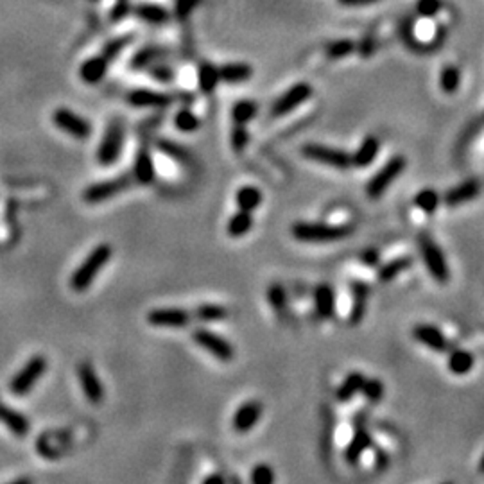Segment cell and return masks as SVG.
I'll use <instances>...</instances> for the list:
<instances>
[{
  "label": "cell",
  "instance_id": "d590c367",
  "mask_svg": "<svg viewBox=\"0 0 484 484\" xmlns=\"http://www.w3.org/2000/svg\"><path fill=\"white\" fill-rule=\"evenodd\" d=\"M265 298H268L269 305L273 307L277 312H282V310L287 307V301H289V298H287V291H285V287L282 284L269 285L268 293H265Z\"/></svg>",
  "mask_w": 484,
  "mask_h": 484
},
{
  "label": "cell",
  "instance_id": "4fadbf2b",
  "mask_svg": "<svg viewBox=\"0 0 484 484\" xmlns=\"http://www.w3.org/2000/svg\"><path fill=\"white\" fill-rule=\"evenodd\" d=\"M262 415H264V406L258 400H248V402L240 403L232 418L233 429L239 434H246L255 429L256 423L262 420Z\"/></svg>",
  "mask_w": 484,
  "mask_h": 484
},
{
  "label": "cell",
  "instance_id": "f546056e",
  "mask_svg": "<svg viewBox=\"0 0 484 484\" xmlns=\"http://www.w3.org/2000/svg\"><path fill=\"white\" fill-rule=\"evenodd\" d=\"M221 81L219 69H216L210 63H201L200 70H198V85L203 94H212L217 88Z\"/></svg>",
  "mask_w": 484,
  "mask_h": 484
},
{
  "label": "cell",
  "instance_id": "9a60e30c",
  "mask_svg": "<svg viewBox=\"0 0 484 484\" xmlns=\"http://www.w3.org/2000/svg\"><path fill=\"white\" fill-rule=\"evenodd\" d=\"M78 377L86 399L92 403H101L102 400H104V386H102L101 379L97 377V373H95V370L92 368V364H88V362L79 364Z\"/></svg>",
  "mask_w": 484,
  "mask_h": 484
},
{
  "label": "cell",
  "instance_id": "3957f363",
  "mask_svg": "<svg viewBox=\"0 0 484 484\" xmlns=\"http://www.w3.org/2000/svg\"><path fill=\"white\" fill-rule=\"evenodd\" d=\"M420 253H422L423 264L427 268L429 275L438 284H448V280H450V268H448L447 256H445L443 249L436 244V240L432 237L423 235L420 239Z\"/></svg>",
  "mask_w": 484,
  "mask_h": 484
},
{
  "label": "cell",
  "instance_id": "277c9868",
  "mask_svg": "<svg viewBox=\"0 0 484 484\" xmlns=\"http://www.w3.org/2000/svg\"><path fill=\"white\" fill-rule=\"evenodd\" d=\"M406 165H407V160L403 158L402 155H396V156H393V158L387 160L382 167L371 176L370 181H368V185H366L368 198H370V200H379L380 195H382L384 192L391 187V184H393V181H395V179L399 178L403 171H406Z\"/></svg>",
  "mask_w": 484,
  "mask_h": 484
},
{
  "label": "cell",
  "instance_id": "8fae6325",
  "mask_svg": "<svg viewBox=\"0 0 484 484\" xmlns=\"http://www.w3.org/2000/svg\"><path fill=\"white\" fill-rule=\"evenodd\" d=\"M192 321V314L179 307H162L147 314V323L158 329H185Z\"/></svg>",
  "mask_w": 484,
  "mask_h": 484
},
{
  "label": "cell",
  "instance_id": "83f0119b",
  "mask_svg": "<svg viewBox=\"0 0 484 484\" xmlns=\"http://www.w3.org/2000/svg\"><path fill=\"white\" fill-rule=\"evenodd\" d=\"M413 265V258L411 256H396L393 261H389L387 264L380 265L379 269V280L387 284V282L395 280L399 275L406 273L407 269Z\"/></svg>",
  "mask_w": 484,
  "mask_h": 484
},
{
  "label": "cell",
  "instance_id": "e575fe53",
  "mask_svg": "<svg viewBox=\"0 0 484 484\" xmlns=\"http://www.w3.org/2000/svg\"><path fill=\"white\" fill-rule=\"evenodd\" d=\"M200 118L195 117L191 110L184 108L179 110L174 117V126L176 130H179L181 133H194V131L200 130Z\"/></svg>",
  "mask_w": 484,
  "mask_h": 484
},
{
  "label": "cell",
  "instance_id": "30bf717a",
  "mask_svg": "<svg viewBox=\"0 0 484 484\" xmlns=\"http://www.w3.org/2000/svg\"><path fill=\"white\" fill-rule=\"evenodd\" d=\"M310 97H312V86L303 81L296 83L275 101V104L271 106V115L273 117H284V115L296 110L298 106L305 104Z\"/></svg>",
  "mask_w": 484,
  "mask_h": 484
},
{
  "label": "cell",
  "instance_id": "7bdbcfd3",
  "mask_svg": "<svg viewBox=\"0 0 484 484\" xmlns=\"http://www.w3.org/2000/svg\"><path fill=\"white\" fill-rule=\"evenodd\" d=\"M359 53H361L362 57H371L375 53V36L373 34H366L364 36V40L361 41V45H359Z\"/></svg>",
  "mask_w": 484,
  "mask_h": 484
},
{
  "label": "cell",
  "instance_id": "d6986e66",
  "mask_svg": "<svg viewBox=\"0 0 484 484\" xmlns=\"http://www.w3.org/2000/svg\"><path fill=\"white\" fill-rule=\"evenodd\" d=\"M133 178L139 185H151L156 179L155 162L147 147H140L133 165Z\"/></svg>",
  "mask_w": 484,
  "mask_h": 484
},
{
  "label": "cell",
  "instance_id": "7dc6e473",
  "mask_svg": "<svg viewBox=\"0 0 484 484\" xmlns=\"http://www.w3.org/2000/svg\"><path fill=\"white\" fill-rule=\"evenodd\" d=\"M195 4H198V0H181V2H179V11H191Z\"/></svg>",
  "mask_w": 484,
  "mask_h": 484
},
{
  "label": "cell",
  "instance_id": "44dd1931",
  "mask_svg": "<svg viewBox=\"0 0 484 484\" xmlns=\"http://www.w3.org/2000/svg\"><path fill=\"white\" fill-rule=\"evenodd\" d=\"M379 151H380V140L377 139V137H373V134H370V137H366V139L362 140L361 146L355 149V153L352 155V165H355V167L359 169H366L370 167L371 163L377 160V156H379Z\"/></svg>",
  "mask_w": 484,
  "mask_h": 484
},
{
  "label": "cell",
  "instance_id": "ee69618b",
  "mask_svg": "<svg viewBox=\"0 0 484 484\" xmlns=\"http://www.w3.org/2000/svg\"><path fill=\"white\" fill-rule=\"evenodd\" d=\"M361 261H362V264L370 265V268H373V265H379L380 253L377 251V249H366V251H362Z\"/></svg>",
  "mask_w": 484,
  "mask_h": 484
},
{
  "label": "cell",
  "instance_id": "7402d4cb",
  "mask_svg": "<svg viewBox=\"0 0 484 484\" xmlns=\"http://www.w3.org/2000/svg\"><path fill=\"white\" fill-rule=\"evenodd\" d=\"M371 443V434L366 429H359L354 434V438L350 440V443L346 445L345 448V461L348 464H357L361 461V457L364 456V452L370 450Z\"/></svg>",
  "mask_w": 484,
  "mask_h": 484
},
{
  "label": "cell",
  "instance_id": "1f68e13d",
  "mask_svg": "<svg viewBox=\"0 0 484 484\" xmlns=\"http://www.w3.org/2000/svg\"><path fill=\"white\" fill-rule=\"evenodd\" d=\"M194 316L205 323L223 321L228 317V310L226 307L219 305V303H203L194 310Z\"/></svg>",
  "mask_w": 484,
  "mask_h": 484
},
{
  "label": "cell",
  "instance_id": "7c38bea8",
  "mask_svg": "<svg viewBox=\"0 0 484 484\" xmlns=\"http://www.w3.org/2000/svg\"><path fill=\"white\" fill-rule=\"evenodd\" d=\"M53 123L57 130L65 131L67 134H70V137H74V139L85 140V139H88L90 134H92V124H90L86 118L79 117L78 113H74V111H70V110H65V108L54 111Z\"/></svg>",
  "mask_w": 484,
  "mask_h": 484
},
{
  "label": "cell",
  "instance_id": "ab89813d",
  "mask_svg": "<svg viewBox=\"0 0 484 484\" xmlns=\"http://www.w3.org/2000/svg\"><path fill=\"white\" fill-rule=\"evenodd\" d=\"M160 149L165 153V155L169 156V158L176 160V162L179 163H187L191 162V156H188V151H185L184 147L178 146V144L171 142V140H162V142L158 144Z\"/></svg>",
  "mask_w": 484,
  "mask_h": 484
},
{
  "label": "cell",
  "instance_id": "d6a6232c",
  "mask_svg": "<svg viewBox=\"0 0 484 484\" xmlns=\"http://www.w3.org/2000/svg\"><path fill=\"white\" fill-rule=\"evenodd\" d=\"M461 85V70L454 65L443 67L440 74V88L445 94H456Z\"/></svg>",
  "mask_w": 484,
  "mask_h": 484
},
{
  "label": "cell",
  "instance_id": "4316f807",
  "mask_svg": "<svg viewBox=\"0 0 484 484\" xmlns=\"http://www.w3.org/2000/svg\"><path fill=\"white\" fill-rule=\"evenodd\" d=\"M219 76L221 81L237 85V83L248 81L253 76V69L248 63H230V65H224L223 69H219Z\"/></svg>",
  "mask_w": 484,
  "mask_h": 484
},
{
  "label": "cell",
  "instance_id": "c3c4849f",
  "mask_svg": "<svg viewBox=\"0 0 484 484\" xmlns=\"http://www.w3.org/2000/svg\"><path fill=\"white\" fill-rule=\"evenodd\" d=\"M479 470L484 473V454H483V457H480V461H479Z\"/></svg>",
  "mask_w": 484,
  "mask_h": 484
},
{
  "label": "cell",
  "instance_id": "52a82bcc",
  "mask_svg": "<svg viewBox=\"0 0 484 484\" xmlns=\"http://www.w3.org/2000/svg\"><path fill=\"white\" fill-rule=\"evenodd\" d=\"M134 178L133 174H120L117 178L104 179V181H97V184L90 185L85 192H83V200L90 205H99L104 201L111 200L120 192L127 191L133 185Z\"/></svg>",
  "mask_w": 484,
  "mask_h": 484
},
{
  "label": "cell",
  "instance_id": "836d02e7",
  "mask_svg": "<svg viewBox=\"0 0 484 484\" xmlns=\"http://www.w3.org/2000/svg\"><path fill=\"white\" fill-rule=\"evenodd\" d=\"M256 104L253 101H239L235 102L232 110V118L235 124H240V126H246L249 120H253L256 115Z\"/></svg>",
  "mask_w": 484,
  "mask_h": 484
},
{
  "label": "cell",
  "instance_id": "e0dca14e",
  "mask_svg": "<svg viewBox=\"0 0 484 484\" xmlns=\"http://www.w3.org/2000/svg\"><path fill=\"white\" fill-rule=\"evenodd\" d=\"M314 309H316L317 317L321 319H332L336 316V307H338V300H336V291L332 285L319 284L316 285V289L312 293Z\"/></svg>",
  "mask_w": 484,
  "mask_h": 484
},
{
  "label": "cell",
  "instance_id": "ac0fdd59",
  "mask_svg": "<svg viewBox=\"0 0 484 484\" xmlns=\"http://www.w3.org/2000/svg\"><path fill=\"white\" fill-rule=\"evenodd\" d=\"M368 298H370V287L364 282H352V310L348 316L350 325H359L364 319L368 309Z\"/></svg>",
  "mask_w": 484,
  "mask_h": 484
},
{
  "label": "cell",
  "instance_id": "484cf974",
  "mask_svg": "<svg viewBox=\"0 0 484 484\" xmlns=\"http://www.w3.org/2000/svg\"><path fill=\"white\" fill-rule=\"evenodd\" d=\"M253 223H255V221H253L251 212L239 210L228 219V224H226V233H228L230 237H233V239H240V237L248 235V233L251 232Z\"/></svg>",
  "mask_w": 484,
  "mask_h": 484
},
{
  "label": "cell",
  "instance_id": "60d3db41",
  "mask_svg": "<svg viewBox=\"0 0 484 484\" xmlns=\"http://www.w3.org/2000/svg\"><path fill=\"white\" fill-rule=\"evenodd\" d=\"M230 144H232L233 151L240 153L244 151L249 144V133L246 130V126H240V124H235V127L232 130V134H230Z\"/></svg>",
  "mask_w": 484,
  "mask_h": 484
},
{
  "label": "cell",
  "instance_id": "5b68a950",
  "mask_svg": "<svg viewBox=\"0 0 484 484\" xmlns=\"http://www.w3.org/2000/svg\"><path fill=\"white\" fill-rule=\"evenodd\" d=\"M45 371H47V359H45L43 355H34V357L29 359L24 364V368L13 377L11 382H9V391L17 396L27 395V393L33 391V387L36 386L38 380L43 377Z\"/></svg>",
  "mask_w": 484,
  "mask_h": 484
},
{
  "label": "cell",
  "instance_id": "b9f144b4",
  "mask_svg": "<svg viewBox=\"0 0 484 484\" xmlns=\"http://www.w3.org/2000/svg\"><path fill=\"white\" fill-rule=\"evenodd\" d=\"M441 9V0H418L416 2V11L425 18L436 17Z\"/></svg>",
  "mask_w": 484,
  "mask_h": 484
},
{
  "label": "cell",
  "instance_id": "f1b7e54d",
  "mask_svg": "<svg viewBox=\"0 0 484 484\" xmlns=\"http://www.w3.org/2000/svg\"><path fill=\"white\" fill-rule=\"evenodd\" d=\"M441 195L434 188H422L418 194L415 195V207L420 212H423L425 216H434L436 210L440 208Z\"/></svg>",
  "mask_w": 484,
  "mask_h": 484
},
{
  "label": "cell",
  "instance_id": "603a6c76",
  "mask_svg": "<svg viewBox=\"0 0 484 484\" xmlns=\"http://www.w3.org/2000/svg\"><path fill=\"white\" fill-rule=\"evenodd\" d=\"M476 366V355L472 352L463 350H454L450 352V355L447 357V368L452 375H457V377H463L468 375Z\"/></svg>",
  "mask_w": 484,
  "mask_h": 484
},
{
  "label": "cell",
  "instance_id": "d4e9b609",
  "mask_svg": "<svg viewBox=\"0 0 484 484\" xmlns=\"http://www.w3.org/2000/svg\"><path fill=\"white\" fill-rule=\"evenodd\" d=\"M364 380H366V377H364L361 371H352V373L346 375L345 380H343V384L339 386L338 393H336V396H338L339 402L346 403V402H350V400H354L355 396H357L359 393L362 391Z\"/></svg>",
  "mask_w": 484,
  "mask_h": 484
},
{
  "label": "cell",
  "instance_id": "6da1fadb",
  "mask_svg": "<svg viewBox=\"0 0 484 484\" xmlns=\"http://www.w3.org/2000/svg\"><path fill=\"white\" fill-rule=\"evenodd\" d=\"M355 232L352 223L330 224V223H305L298 221L291 226V235L305 244H330L346 239Z\"/></svg>",
  "mask_w": 484,
  "mask_h": 484
},
{
  "label": "cell",
  "instance_id": "cb8c5ba5",
  "mask_svg": "<svg viewBox=\"0 0 484 484\" xmlns=\"http://www.w3.org/2000/svg\"><path fill=\"white\" fill-rule=\"evenodd\" d=\"M262 201H264V194L258 187H253V185H244L235 192V205L239 210L246 212H255L256 208H261Z\"/></svg>",
  "mask_w": 484,
  "mask_h": 484
},
{
  "label": "cell",
  "instance_id": "9c48e42d",
  "mask_svg": "<svg viewBox=\"0 0 484 484\" xmlns=\"http://www.w3.org/2000/svg\"><path fill=\"white\" fill-rule=\"evenodd\" d=\"M124 146V126L120 123H113L106 130L97 149V162L104 167L113 165L123 153Z\"/></svg>",
  "mask_w": 484,
  "mask_h": 484
},
{
  "label": "cell",
  "instance_id": "ba28073f",
  "mask_svg": "<svg viewBox=\"0 0 484 484\" xmlns=\"http://www.w3.org/2000/svg\"><path fill=\"white\" fill-rule=\"evenodd\" d=\"M192 339L198 346H201L203 350H207L212 357H216L221 362H232L235 359V348L228 339H224L223 336L212 332L207 329H198L192 334Z\"/></svg>",
  "mask_w": 484,
  "mask_h": 484
},
{
  "label": "cell",
  "instance_id": "4dcf8cb0",
  "mask_svg": "<svg viewBox=\"0 0 484 484\" xmlns=\"http://www.w3.org/2000/svg\"><path fill=\"white\" fill-rule=\"evenodd\" d=\"M131 104L134 106H167L171 102V97L158 92H151V90H139L130 95Z\"/></svg>",
  "mask_w": 484,
  "mask_h": 484
},
{
  "label": "cell",
  "instance_id": "7a4b0ae2",
  "mask_svg": "<svg viewBox=\"0 0 484 484\" xmlns=\"http://www.w3.org/2000/svg\"><path fill=\"white\" fill-rule=\"evenodd\" d=\"M111 255H113V249H111L110 244L95 246L85 261L79 264V268L74 271L72 277H70V287H72V291L85 293L86 289H90V285L94 284L95 277L110 262Z\"/></svg>",
  "mask_w": 484,
  "mask_h": 484
},
{
  "label": "cell",
  "instance_id": "2e32d148",
  "mask_svg": "<svg viewBox=\"0 0 484 484\" xmlns=\"http://www.w3.org/2000/svg\"><path fill=\"white\" fill-rule=\"evenodd\" d=\"M480 194V184L479 179H466L463 184L452 187L450 191L445 192L443 203L447 207H461V205H466L470 201H473L477 195Z\"/></svg>",
  "mask_w": 484,
  "mask_h": 484
},
{
  "label": "cell",
  "instance_id": "8d00e7d4",
  "mask_svg": "<svg viewBox=\"0 0 484 484\" xmlns=\"http://www.w3.org/2000/svg\"><path fill=\"white\" fill-rule=\"evenodd\" d=\"M362 395L370 403H379L384 396V384L379 379H366L362 386Z\"/></svg>",
  "mask_w": 484,
  "mask_h": 484
},
{
  "label": "cell",
  "instance_id": "f35d334b",
  "mask_svg": "<svg viewBox=\"0 0 484 484\" xmlns=\"http://www.w3.org/2000/svg\"><path fill=\"white\" fill-rule=\"evenodd\" d=\"M354 50L355 45L352 40H338L326 47V56H329L330 60H341V57L350 56Z\"/></svg>",
  "mask_w": 484,
  "mask_h": 484
},
{
  "label": "cell",
  "instance_id": "5bb4252c",
  "mask_svg": "<svg viewBox=\"0 0 484 484\" xmlns=\"http://www.w3.org/2000/svg\"><path fill=\"white\" fill-rule=\"evenodd\" d=\"M413 338L416 343L429 348L432 352H447L448 350V339L447 336L441 332L436 325H429V323H420L413 329Z\"/></svg>",
  "mask_w": 484,
  "mask_h": 484
},
{
  "label": "cell",
  "instance_id": "8992f818",
  "mask_svg": "<svg viewBox=\"0 0 484 484\" xmlns=\"http://www.w3.org/2000/svg\"><path fill=\"white\" fill-rule=\"evenodd\" d=\"M301 156L310 162H317L321 165L346 171L352 167V155L346 151L338 149V147L323 146V144H305L301 147Z\"/></svg>",
  "mask_w": 484,
  "mask_h": 484
},
{
  "label": "cell",
  "instance_id": "ffe728a7",
  "mask_svg": "<svg viewBox=\"0 0 484 484\" xmlns=\"http://www.w3.org/2000/svg\"><path fill=\"white\" fill-rule=\"evenodd\" d=\"M0 423L9 432H13L15 436H20V438L27 436L29 431H31V422L20 411H17V409H13V407L6 406L2 402H0Z\"/></svg>",
  "mask_w": 484,
  "mask_h": 484
},
{
  "label": "cell",
  "instance_id": "74e56055",
  "mask_svg": "<svg viewBox=\"0 0 484 484\" xmlns=\"http://www.w3.org/2000/svg\"><path fill=\"white\" fill-rule=\"evenodd\" d=\"M275 479H277L275 470L265 463L255 464L251 473H249V480H251L253 484H271L275 483Z\"/></svg>",
  "mask_w": 484,
  "mask_h": 484
},
{
  "label": "cell",
  "instance_id": "bcb514c9",
  "mask_svg": "<svg viewBox=\"0 0 484 484\" xmlns=\"http://www.w3.org/2000/svg\"><path fill=\"white\" fill-rule=\"evenodd\" d=\"M203 483L205 484H224L226 483V479H224L223 476H219V473H214V476H208Z\"/></svg>",
  "mask_w": 484,
  "mask_h": 484
},
{
  "label": "cell",
  "instance_id": "f6af8a7d",
  "mask_svg": "<svg viewBox=\"0 0 484 484\" xmlns=\"http://www.w3.org/2000/svg\"><path fill=\"white\" fill-rule=\"evenodd\" d=\"M339 2L345 6H366L373 4V2H379V0H339Z\"/></svg>",
  "mask_w": 484,
  "mask_h": 484
}]
</instances>
